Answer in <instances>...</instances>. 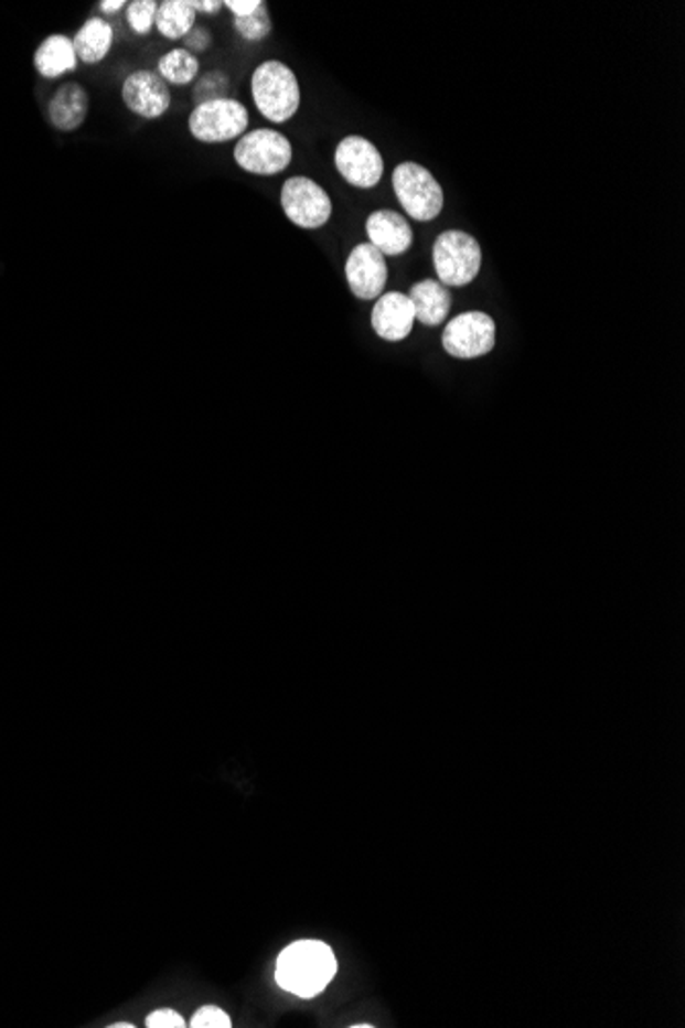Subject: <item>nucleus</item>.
<instances>
[{"label":"nucleus","mask_w":685,"mask_h":1028,"mask_svg":"<svg viewBox=\"0 0 685 1028\" xmlns=\"http://www.w3.org/2000/svg\"><path fill=\"white\" fill-rule=\"evenodd\" d=\"M335 973V955L324 942H293L278 959V984L300 998L321 994Z\"/></svg>","instance_id":"f257e3e1"},{"label":"nucleus","mask_w":685,"mask_h":1028,"mask_svg":"<svg viewBox=\"0 0 685 1028\" xmlns=\"http://www.w3.org/2000/svg\"><path fill=\"white\" fill-rule=\"evenodd\" d=\"M250 95L259 114L271 124H288L302 101L298 76L281 60H265L255 68Z\"/></svg>","instance_id":"f03ea898"},{"label":"nucleus","mask_w":685,"mask_h":1028,"mask_svg":"<svg viewBox=\"0 0 685 1028\" xmlns=\"http://www.w3.org/2000/svg\"><path fill=\"white\" fill-rule=\"evenodd\" d=\"M393 188L410 221H436L443 210V190L438 179L417 162H400L394 169Z\"/></svg>","instance_id":"7ed1b4c3"},{"label":"nucleus","mask_w":685,"mask_h":1028,"mask_svg":"<svg viewBox=\"0 0 685 1028\" xmlns=\"http://www.w3.org/2000/svg\"><path fill=\"white\" fill-rule=\"evenodd\" d=\"M482 249L479 240L462 231L441 233L434 245V267L441 286L467 288L479 278Z\"/></svg>","instance_id":"20e7f679"},{"label":"nucleus","mask_w":685,"mask_h":1028,"mask_svg":"<svg viewBox=\"0 0 685 1028\" xmlns=\"http://www.w3.org/2000/svg\"><path fill=\"white\" fill-rule=\"evenodd\" d=\"M293 159L292 142L271 128H259L238 138L234 162L250 175H279Z\"/></svg>","instance_id":"39448f33"},{"label":"nucleus","mask_w":685,"mask_h":1028,"mask_svg":"<svg viewBox=\"0 0 685 1028\" xmlns=\"http://www.w3.org/2000/svg\"><path fill=\"white\" fill-rule=\"evenodd\" d=\"M248 109L236 99H216L195 105L188 119L190 132L197 142L224 144L247 133Z\"/></svg>","instance_id":"423d86ee"},{"label":"nucleus","mask_w":685,"mask_h":1028,"mask_svg":"<svg viewBox=\"0 0 685 1028\" xmlns=\"http://www.w3.org/2000/svg\"><path fill=\"white\" fill-rule=\"evenodd\" d=\"M279 202L288 221L304 231L322 228L333 216L331 195L310 176L296 175L286 179L279 193Z\"/></svg>","instance_id":"0eeeda50"},{"label":"nucleus","mask_w":685,"mask_h":1028,"mask_svg":"<svg viewBox=\"0 0 685 1028\" xmlns=\"http://www.w3.org/2000/svg\"><path fill=\"white\" fill-rule=\"evenodd\" d=\"M496 343V324L493 317L481 310L458 314L446 324L441 333L443 352L458 360H477L493 352Z\"/></svg>","instance_id":"6e6552de"},{"label":"nucleus","mask_w":685,"mask_h":1028,"mask_svg":"<svg viewBox=\"0 0 685 1028\" xmlns=\"http://www.w3.org/2000/svg\"><path fill=\"white\" fill-rule=\"evenodd\" d=\"M335 167L355 190H372L384 176V159L364 136H345L335 148Z\"/></svg>","instance_id":"1a4fd4ad"},{"label":"nucleus","mask_w":685,"mask_h":1028,"mask_svg":"<svg viewBox=\"0 0 685 1028\" xmlns=\"http://www.w3.org/2000/svg\"><path fill=\"white\" fill-rule=\"evenodd\" d=\"M121 101L138 118L159 119L171 109V87L154 71H136L128 74L121 85Z\"/></svg>","instance_id":"9d476101"},{"label":"nucleus","mask_w":685,"mask_h":1028,"mask_svg":"<svg viewBox=\"0 0 685 1028\" xmlns=\"http://www.w3.org/2000/svg\"><path fill=\"white\" fill-rule=\"evenodd\" d=\"M345 278L350 290L360 300H378L388 281L386 257L370 243H360L345 261Z\"/></svg>","instance_id":"9b49d317"},{"label":"nucleus","mask_w":685,"mask_h":1028,"mask_svg":"<svg viewBox=\"0 0 685 1028\" xmlns=\"http://www.w3.org/2000/svg\"><path fill=\"white\" fill-rule=\"evenodd\" d=\"M367 243L386 257H400L413 247V228L407 218L394 210H376L365 221Z\"/></svg>","instance_id":"f8f14e48"},{"label":"nucleus","mask_w":685,"mask_h":1028,"mask_svg":"<svg viewBox=\"0 0 685 1028\" xmlns=\"http://www.w3.org/2000/svg\"><path fill=\"white\" fill-rule=\"evenodd\" d=\"M417 323L415 309L407 295L403 292H388L379 296L372 309V329L379 339L398 343L410 335L413 326Z\"/></svg>","instance_id":"ddd939ff"},{"label":"nucleus","mask_w":685,"mask_h":1028,"mask_svg":"<svg viewBox=\"0 0 685 1028\" xmlns=\"http://www.w3.org/2000/svg\"><path fill=\"white\" fill-rule=\"evenodd\" d=\"M88 105L87 88L78 83H66L50 99L47 119L58 132H74L87 121Z\"/></svg>","instance_id":"4468645a"},{"label":"nucleus","mask_w":685,"mask_h":1028,"mask_svg":"<svg viewBox=\"0 0 685 1028\" xmlns=\"http://www.w3.org/2000/svg\"><path fill=\"white\" fill-rule=\"evenodd\" d=\"M415 319L425 326H439L452 310V295L438 279H424L408 292Z\"/></svg>","instance_id":"2eb2a0df"},{"label":"nucleus","mask_w":685,"mask_h":1028,"mask_svg":"<svg viewBox=\"0 0 685 1028\" xmlns=\"http://www.w3.org/2000/svg\"><path fill=\"white\" fill-rule=\"evenodd\" d=\"M76 52L73 40L66 35H50L45 38L33 54V66L44 78H60L64 74L76 71Z\"/></svg>","instance_id":"dca6fc26"},{"label":"nucleus","mask_w":685,"mask_h":1028,"mask_svg":"<svg viewBox=\"0 0 685 1028\" xmlns=\"http://www.w3.org/2000/svg\"><path fill=\"white\" fill-rule=\"evenodd\" d=\"M114 40H116V33H114L111 23H107L99 17H93L81 30L76 31L73 38L76 58L83 64H99L109 56Z\"/></svg>","instance_id":"f3484780"},{"label":"nucleus","mask_w":685,"mask_h":1028,"mask_svg":"<svg viewBox=\"0 0 685 1028\" xmlns=\"http://www.w3.org/2000/svg\"><path fill=\"white\" fill-rule=\"evenodd\" d=\"M195 9L191 0H162L157 9L154 28L164 40L176 42L183 40L195 28Z\"/></svg>","instance_id":"a211bd4d"},{"label":"nucleus","mask_w":685,"mask_h":1028,"mask_svg":"<svg viewBox=\"0 0 685 1028\" xmlns=\"http://www.w3.org/2000/svg\"><path fill=\"white\" fill-rule=\"evenodd\" d=\"M200 58L193 56L185 47H175L167 54H162L157 64V73L161 74L162 81L171 87H185L200 78Z\"/></svg>","instance_id":"6ab92c4d"},{"label":"nucleus","mask_w":685,"mask_h":1028,"mask_svg":"<svg viewBox=\"0 0 685 1028\" xmlns=\"http://www.w3.org/2000/svg\"><path fill=\"white\" fill-rule=\"evenodd\" d=\"M228 88H231V81L226 78V74L220 73V71L204 74V76H200L195 81L193 104L202 105L207 104V101H216V99H226Z\"/></svg>","instance_id":"aec40b11"},{"label":"nucleus","mask_w":685,"mask_h":1028,"mask_svg":"<svg viewBox=\"0 0 685 1028\" xmlns=\"http://www.w3.org/2000/svg\"><path fill=\"white\" fill-rule=\"evenodd\" d=\"M234 30L247 42H263L271 33V15L267 11V4L263 2L261 7L253 15L234 19Z\"/></svg>","instance_id":"412c9836"},{"label":"nucleus","mask_w":685,"mask_h":1028,"mask_svg":"<svg viewBox=\"0 0 685 1028\" xmlns=\"http://www.w3.org/2000/svg\"><path fill=\"white\" fill-rule=\"evenodd\" d=\"M157 0H131L126 7V21L136 35H148L157 21Z\"/></svg>","instance_id":"4be33fe9"},{"label":"nucleus","mask_w":685,"mask_h":1028,"mask_svg":"<svg viewBox=\"0 0 685 1028\" xmlns=\"http://www.w3.org/2000/svg\"><path fill=\"white\" fill-rule=\"evenodd\" d=\"M190 1027L193 1028H231V1016L216 1006H204L200 1013L193 1014Z\"/></svg>","instance_id":"5701e85b"},{"label":"nucleus","mask_w":685,"mask_h":1028,"mask_svg":"<svg viewBox=\"0 0 685 1028\" xmlns=\"http://www.w3.org/2000/svg\"><path fill=\"white\" fill-rule=\"evenodd\" d=\"M183 44H185V50L195 56V54H202V52H205V50L212 45V35H210V31L195 25V28L183 38Z\"/></svg>","instance_id":"b1692460"},{"label":"nucleus","mask_w":685,"mask_h":1028,"mask_svg":"<svg viewBox=\"0 0 685 1028\" xmlns=\"http://www.w3.org/2000/svg\"><path fill=\"white\" fill-rule=\"evenodd\" d=\"M148 1028H183L185 1027V1020L181 1014L173 1013V1010H157V1013L150 1014L147 1018Z\"/></svg>","instance_id":"393cba45"},{"label":"nucleus","mask_w":685,"mask_h":1028,"mask_svg":"<svg viewBox=\"0 0 685 1028\" xmlns=\"http://www.w3.org/2000/svg\"><path fill=\"white\" fill-rule=\"evenodd\" d=\"M261 4V0H226L224 2V7L233 13L234 19L253 15Z\"/></svg>","instance_id":"a878e982"},{"label":"nucleus","mask_w":685,"mask_h":1028,"mask_svg":"<svg viewBox=\"0 0 685 1028\" xmlns=\"http://www.w3.org/2000/svg\"><path fill=\"white\" fill-rule=\"evenodd\" d=\"M191 7L195 9V13L216 15V13H220V9L224 7V2H220V0H191Z\"/></svg>","instance_id":"bb28decb"},{"label":"nucleus","mask_w":685,"mask_h":1028,"mask_svg":"<svg viewBox=\"0 0 685 1028\" xmlns=\"http://www.w3.org/2000/svg\"><path fill=\"white\" fill-rule=\"evenodd\" d=\"M126 7H128L126 0H101V2H99V9H101V13H105V15H116V13H119V11L126 9Z\"/></svg>","instance_id":"cd10ccee"},{"label":"nucleus","mask_w":685,"mask_h":1028,"mask_svg":"<svg viewBox=\"0 0 685 1028\" xmlns=\"http://www.w3.org/2000/svg\"><path fill=\"white\" fill-rule=\"evenodd\" d=\"M111 1028H133V1025H128V1022H117V1025H109Z\"/></svg>","instance_id":"c85d7f7f"}]
</instances>
